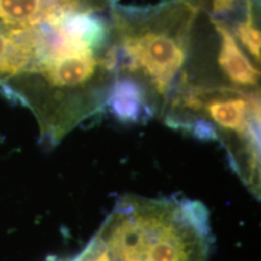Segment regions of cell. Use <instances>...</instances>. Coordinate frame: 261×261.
<instances>
[{
    "label": "cell",
    "mask_w": 261,
    "mask_h": 261,
    "mask_svg": "<svg viewBox=\"0 0 261 261\" xmlns=\"http://www.w3.org/2000/svg\"><path fill=\"white\" fill-rule=\"evenodd\" d=\"M116 0H0V89L56 146L109 106L117 75Z\"/></svg>",
    "instance_id": "obj_1"
},
{
    "label": "cell",
    "mask_w": 261,
    "mask_h": 261,
    "mask_svg": "<svg viewBox=\"0 0 261 261\" xmlns=\"http://www.w3.org/2000/svg\"><path fill=\"white\" fill-rule=\"evenodd\" d=\"M197 14L195 0L116 6L117 75L109 106L117 117L161 119L184 79Z\"/></svg>",
    "instance_id": "obj_2"
},
{
    "label": "cell",
    "mask_w": 261,
    "mask_h": 261,
    "mask_svg": "<svg viewBox=\"0 0 261 261\" xmlns=\"http://www.w3.org/2000/svg\"><path fill=\"white\" fill-rule=\"evenodd\" d=\"M212 243L198 202L127 195L77 255L56 261H208Z\"/></svg>",
    "instance_id": "obj_3"
}]
</instances>
